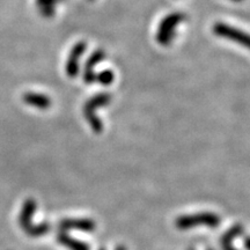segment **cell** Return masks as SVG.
Returning a JSON list of instances; mask_svg holds the SVG:
<instances>
[{"label": "cell", "instance_id": "5bb4252c", "mask_svg": "<svg viewBox=\"0 0 250 250\" xmlns=\"http://www.w3.org/2000/svg\"><path fill=\"white\" fill-rule=\"evenodd\" d=\"M39 13L42 15L43 18L50 19L56 14V7H42L39 8Z\"/></svg>", "mask_w": 250, "mask_h": 250}, {"label": "cell", "instance_id": "7c38bea8", "mask_svg": "<svg viewBox=\"0 0 250 250\" xmlns=\"http://www.w3.org/2000/svg\"><path fill=\"white\" fill-rule=\"evenodd\" d=\"M115 80V73L111 70H104L96 74V83L101 86H110Z\"/></svg>", "mask_w": 250, "mask_h": 250}, {"label": "cell", "instance_id": "e0dca14e", "mask_svg": "<svg viewBox=\"0 0 250 250\" xmlns=\"http://www.w3.org/2000/svg\"><path fill=\"white\" fill-rule=\"evenodd\" d=\"M232 1H235V2H241L242 0H232Z\"/></svg>", "mask_w": 250, "mask_h": 250}, {"label": "cell", "instance_id": "7a4b0ae2", "mask_svg": "<svg viewBox=\"0 0 250 250\" xmlns=\"http://www.w3.org/2000/svg\"><path fill=\"white\" fill-rule=\"evenodd\" d=\"M112 101V95L109 93H99L90 98L85 103L83 108V114L85 116L87 123L92 127V130L95 133H101L103 131V123L100 120L98 115L95 114V110L98 108L107 107Z\"/></svg>", "mask_w": 250, "mask_h": 250}, {"label": "cell", "instance_id": "7402d4cb", "mask_svg": "<svg viewBox=\"0 0 250 250\" xmlns=\"http://www.w3.org/2000/svg\"><path fill=\"white\" fill-rule=\"evenodd\" d=\"M189 250H192V249H189Z\"/></svg>", "mask_w": 250, "mask_h": 250}, {"label": "cell", "instance_id": "8fae6325", "mask_svg": "<svg viewBox=\"0 0 250 250\" xmlns=\"http://www.w3.org/2000/svg\"><path fill=\"white\" fill-rule=\"evenodd\" d=\"M243 226L241 225H235L233 228H230L228 232L225 234V235L221 237V247H223V250H235L233 248L232 243L234 239L237 236H240L243 233Z\"/></svg>", "mask_w": 250, "mask_h": 250}, {"label": "cell", "instance_id": "44dd1931", "mask_svg": "<svg viewBox=\"0 0 250 250\" xmlns=\"http://www.w3.org/2000/svg\"><path fill=\"white\" fill-rule=\"evenodd\" d=\"M208 250H212V249H208Z\"/></svg>", "mask_w": 250, "mask_h": 250}, {"label": "cell", "instance_id": "ba28073f", "mask_svg": "<svg viewBox=\"0 0 250 250\" xmlns=\"http://www.w3.org/2000/svg\"><path fill=\"white\" fill-rule=\"evenodd\" d=\"M59 232L68 230H83V232H93L95 229V223L89 219H62L58 224Z\"/></svg>", "mask_w": 250, "mask_h": 250}, {"label": "cell", "instance_id": "6da1fadb", "mask_svg": "<svg viewBox=\"0 0 250 250\" xmlns=\"http://www.w3.org/2000/svg\"><path fill=\"white\" fill-rule=\"evenodd\" d=\"M37 208V203L35 199L28 198L24 201L22 208H21L20 217H19V225L22 228L23 232L31 237H40L45 235L50 232L51 226L48 223H42L39 225H33L34 214H35Z\"/></svg>", "mask_w": 250, "mask_h": 250}, {"label": "cell", "instance_id": "5b68a950", "mask_svg": "<svg viewBox=\"0 0 250 250\" xmlns=\"http://www.w3.org/2000/svg\"><path fill=\"white\" fill-rule=\"evenodd\" d=\"M215 35L221 37V39H226L237 44L243 45L245 48L250 50V35L245 33V31L237 29L236 27L229 26V24L224 22H217L212 28Z\"/></svg>", "mask_w": 250, "mask_h": 250}, {"label": "cell", "instance_id": "30bf717a", "mask_svg": "<svg viewBox=\"0 0 250 250\" xmlns=\"http://www.w3.org/2000/svg\"><path fill=\"white\" fill-rule=\"evenodd\" d=\"M57 240L62 246L66 247L70 250H89V247L87 243L73 239L66 232H59L57 235Z\"/></svg>", "mask_w": 250, "mask_h": 250}, {"label": "cell", "instance_id": "d6986e66", "mask_svg": "<svg viewBox=\"0 0 250 250\" xmlns=\"http://www.w3.org/2000/svg\"><path fill=\"white\" fill-rule=\"evenodd\" d=\"M100 250H105V249H104V248H101V249H100Z\"/></svg>", "mask_w": 250, "mask_h": 250}, {"label": "cell", "instance_id": "2e32d148", "mask_svg": "<svg viewBox=\"0 0 250 250\" xmlns=\"http://www.w3.org/2000/svg\"><path fill=\"white\" fill-rule=\"evenodd\" d=\"M116 250H126V248H125V247H123V246H121V247H117Z\"/></svg>", "mask_w": 250, "mask_h": 250}, {"label": "cell", "instance_id": "ffe728a7", "mask_svg": "<svg viewBox=\"0 0 250 250\" xmlns=\"http://www.w3.org/2000/svg\"><path fill=\"white\" fill-rule=\"evenodd\" d=\"M90 1H93V0H90Z\"/></svg>", "mask_w": 250, "mask_h": 250}, {"label": "cell", "instance_id": "4fadbf2b", "mask_svg": "<svg viewBox=\"0 0 250 250\" xmlns=\"http://www.w3.org/2000/svg\"><path fill=\"white\" fill-rule=\"evenodd\" d=\"M58 2V0H35V5L37 8L56 7Z\"/></svg>", "mask_w": 250, "mask_h": 250}, {"label": "cell", "instance_id": "9c48e42d", "mask_svg": "<svg viewBox=\"0 0 250 250\" xmlns=\"http://www.w3.org/2000/svg\"><path fill=\"white\" fill-rule=\"evenodd\" d=\"M22 101L28 105H31V107L37 109H42V110H46V109L51 108L52 105V100L48 95L34 92L24 93L22 95Z\"/></svg>", "mask_w": 250, "mask_h": 250}, {"label": "cell", "instance_id": "52a82bcc", "mask_svg": "<svg viewBox=\"0 0 250 250\" xmlns=\"http://www.w3.org/2000/svg\"><path fill=\"white\" fill-rule=\"evenodd\" d=\"M105 51L104 50H95L90 57L87 59V62H85V68H83V79L87 85H92L93 83H95L96 80V73H95V67L99 62H103L105 59Z\"/></svg>", "mask_w": 250, "mask_h": 250}, {"label": "cell", "instance_id": "ac0fdd59", "mask_svg": "<svg viewBox=\"0 0 250 250\" xmlns=\"http://www.w3.org/2000/svg\"><path fill=\"white\" fill-rule=\"evenodd\" d=\"M58 1H65V0H58Z\"/></svg>", "mask_w": 250, "mask_h": 250}, {"label": "cell", "instance_id": "8992f818", "mask_svg": "<svg viewBox=\"0 0 250 250\" xmlns=\"http://www.w3.org/2000/svg\"><path fill=\"white\" fill-rule=\"evenodd\" d=\"M87 50V43L86 42H78L77 44H74L73 48H72L70 55H68L66 66H65V70H66V74L68 78L73 79V78H77L78 74H79V61L81 56L86 52Z\"/></svg>", "mask_w": 250, "mask_h": 250}, {"label": "cell", "instance_id": "3957f363", "mask_svg": "<svg viewBox=\"0 0 250 250\" xmlns=\"http://www.w3.org/2000/svg\"><path fill=\"white\" fill-rule=\"evenodd\" d=\"M187 19V15L182 12H175V13L168 14L167 17L162 19V21L159 24L158 31H156L155 40L159 44L168 46L173 42L176 34V28L179 24L183 22Z\"/></svg>", "mask_w": 250, "mask_h": 250}, {"label": "cell", "instance_id": "277c9868", "mask_svg": "<svg viewBox=\"0 0 250 250\" xmlns=\"http://www.w3.org/2000/svg\"><path fill=\"white\" fill-rule=\"evenodd\" d=\"M220 225V217L211 212L205 213L182 215L177 218L175 221V226L179 229H189L192 227L208 226V227H218Z\"/></svg>", "mask_w": 250, "mask_h": 250}, {"label": "cell", "instance_id": "9a60e30c", "mask_svg": "<svg viewBox=\"0 0 250 250\" xmlns=\"http://www.w3.org/2000/svg\"><path fill=\"white\" fill-rule=\"evenodd\" d=\"M245 247H246L247 250H250V236L246 237V240H245Z\"/></svg>", "mask_w": 250, "mask_h": 250}]
</instances>
